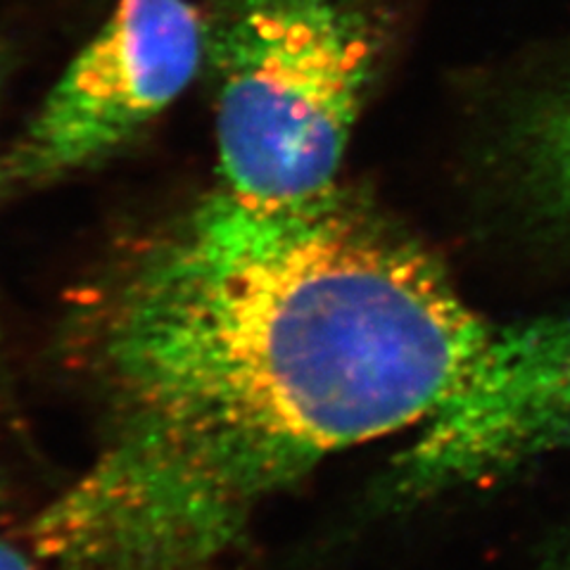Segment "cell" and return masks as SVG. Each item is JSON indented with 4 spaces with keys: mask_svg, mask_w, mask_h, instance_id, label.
<instances>
[{
    "mask_svg": "<svg viewBox=\"0 0 570 570\" xmlns=\"http://www.w3.org/2000/svg\"><path fill=\"white\" fill-rule=\"evenodd\" d=\"M492 326L362 190L217 186L117 243L62 318L98 454L33 521L56 570H212L266 499L423 425Z\"/></svg>",
    "mask_w": 570,
    "mask_h": 570,
    "instance_id": "6da1fadb",
    "label": "cell"
},
{
    "mask_svg": "<svg viewBox=\"0 0 570 570\" xmlns=\"http://www.w3.org/2000/svg\"><path fill=\"white\" fill-rule=\"evenodd\" d=\"M395 29V0H219L205 17L219 186L295 203L341 184Z\"/></svg>",
    "mask_w": 570,
    "mask_h": 570,
    "instance_id": "7a4b0ae2",
    "label": "cell"
},
{
    "mask_svg": "<svg viewBox=\"0 0 570 570\" xmlns=\"http://www.w3.org/2000/svg\"><path fill=\"white\" fill-rule=\"evenodd\" d=\"M203 65L205 17L190 0H119L0 155V198L110 163L181 98Z\"/></svg>",
    "mask_w": 570,
    "mask_h": 570,
    "instance_id": "3957f363",
    "label": "cell"
},
{
    "mask_svg": "<svg viewBox=\"0 0 570 570\" xmlns=\"http://www.w3.org/2000/svg\"><path fill=\"white\" fill-rule=\"evenodd\" d=\"M570 450V312L492 326L469 379L392 469V494L423 499Z\"/></svg>",
    "mask_w": 570,
    "mask_h": 570,
    "instance_id": "277c9868",
    "label": "cell"
},
{
    "mask_svg": "<svg viewBox=\"0 0 570 570\" xmlns=\"http://www.w3.org/2000/svg\"><path fill=\"white\" fill-rule=\"evenodd\" d=\"M46 566L33 549H24L0 538V570H43Z\"/></svg>",
    "mask_w": 570,
    "mask_h": 570,
    "instance_id": "5b68a950",
    "label": "cell"
},
{
    "mask_svg": "<svg viewBox=\"0 0 570 570\" xmlns=\"http://www.w3.org/2000/svg\"><path fill=\"white\" fill-rule=\"evenodd\" d=\"M10 65H12L10 48L3 39H0V98H3V88H6L8 75H10Z\"/></svg>",
    "mask_w": 570,
    "mask_h": 570,
    "instance_id": "8992f818",
    "label": "cell"
},
{
    "mask_svg": "<svg viewBox=\"0 0 570 570\" xmlns=\"http://www.w3.org/2000/svg\"><path fill=\"white\" fill-rule=\"evenodd\" d=\"M547 570H570V544L563 551H559L554 559H551Z\"/></svg>",
    "mask_w": 570,
    "mask_h": 570,
    "instance_id": "52a82bcc",
    "label": "cell"
}]
</instances>
